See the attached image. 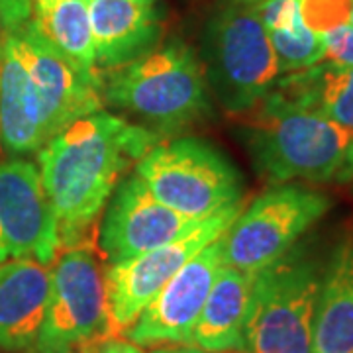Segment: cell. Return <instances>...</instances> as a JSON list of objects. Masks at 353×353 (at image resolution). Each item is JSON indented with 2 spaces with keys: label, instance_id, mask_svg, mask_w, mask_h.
<instances>
[{
  "label": "cell",
  "instance_id": "1",
  "mask_svg": "<svg viewBox=\"0 0 353 353\" xmlns=\"http://www.w3.org/2000/svg\"><path fill=\"white\" fill-rule=\"evenodd\" d=\"M159 143L152 128L108 112L79 118L39 150V176L59 230V252L99 241V216L120 176Z\"/></svg>",
  "mask_w": 353,
  "mask_h": 353
},
{
  "label": "cell",
  "instance_id": "2",
  "mask_svg": "<svg viewBox=\"0 0 353 353\" xmlns=\"http://www.w3.org/2000/svg\"><path fill=\"white\" fill-rule=\"evenodd\" d=\"M238 138L253 169L269 183L353 181V130L292 108L267 94L241 114Z\"/></svg>",
  "mask_w": 353,
  "mask_h": 353
},
{
  "label": "cell",
  "instance_id": "3",
  "mask_svg": "<svg viewBox=\"0 0 353 353\" xmlns=\"http://www.w3.org/2000/svg\"><path fill=\"white\" fill-rule=\"evenodd\" d=\"M201 61L183 41L157 46L132 63L102 73V99L150 124L175 132L212 116Z\"/></svg>",
  "mask_w": 353,
  "mask_h": 353
},
{
  "label": "cell",
  "instance_id": "4",
  "mask_svg": "<svg viewBox=\"0 0 353 353\" xmlns=\"http://www.w3.org/2000/svg\"><path fill=\"white\" fill-rule=\"evenodd\" d=\"M324 267L303 245L253 275L245 353H312Z\"/></svg>",
  "mask_w": 353,
  "mask_h": 353
},
{
  "label": "cell",
  "instance_id": "5",
  "mask_svg": "<svg viewBox=\"0 0 353 353\" xmlns=\"http://www.w3.org/2000/svg\"><path fill=\"white\" fill-rule=\"evenodd\" d=\"M204 77L222 108L250 112L281 77L277 57L255 4L232 2L216 12L202 36Z\"/></svg>",
  "mask_w": 353,
  "mask_h": 353
},
{
  "label": "cell",
  "instance_id": "6",
  "mask_svg": "<svg viewBox=\"0 0 353 353\" xmlns=\"http://www.w3.org/2000/svg\"><path fill=\"white\" fill-rule=\"evenodd\" d=\"M136 175L157 201L192 220L216 214L240 202L243 194L238 167L199 138L155 143L136 163Z\"/></svg>",
  "mask_w": 353,
  "mask_h": 353
},
{
  "label": "cell",
  "instance_id": "7",
  "mask_svg": "<svg viewBox=\"0 0 353 353\" xmlns=\"http://www.w3.org/2000/svg\"><path fill=\"white\" fill-rule=\"evenodd\" d=\"M330 206L328 194L301 185L265 190L222 236L224 265L255 275L296 245Z\"/></svg>",
  "mask_w": 353,
  "mask_h": 353
},
{
  "label": "cell",
  "instance_id": "8",
  "mask_svg": "<svg viewBox=\"0 0 353 353\" xmlns=\"http://www.w3.org/2000/svg\"><path fill=\"white\" fill-rule=\"evenodd\" d=\"M241 210L243 201L204 218L185 236L161 248L108 265L104 273V290L112 338L126 334L143 308L175 277L176 271L208 243L222 238Z\"/></svg>",
  "mask_w": 353,
  "mask_h": 353
},
{
  "label": "cell",
  "instance_id": "9",
  "mask_svg": "<svg viewBox=\"0 0 353 353\" xmlns=\"http://www.w3.org/2000/svg\"><path fill=\"white\" fill-rule=\"evenodd\" d=\"M53 263L46 318L36 343L81 345L112 338L104 275L94 245L63 250Z\"/></svg>",
  "mask_w": 353,
  "mask_h": 353
},
{
  "label": "cell",
  "instance_id": "10",
  "mask_svg": "<svg viewBox=\"0 0 353 353\" xmlns=\"http://www.w3.org/2000/svg\"><path fill=\"white\" fill-rule=\"evenodd\" d=\"M22 59L38 94L48 139L79 118L101 112L102 81L85 77L39 30L36 18L18 32L4 34Z\"/></svg>",
  "mask_w": 353,
  "mask_h": 353
},
{
  "label": "cell",
  "instance_id": "11",
  "mask_svg": "<svg viewBox=\"0 0 353 353\" xmlns=\"http://www.w3.org/2000/svg\"><path fill=\"white\" fill-rule=\"evenodd\" d=\"M59 255V230L32 161H0V263L36 259L50 267Z\"/></svg>",
  "mask_w": 353,
  "mask_h": 353
},
{
  "label": "cell",
  "instance_id": "12",
  "mask_svg": "<svg viewBox=\"0 0 353 353\" xmlns=\"http://www.w3.org/2000/svg\"><path fill=\"white\" fill-rule=\"evenodd\" d=\"M202 220L179 214L153 196L139 175L124 176L112 192L101 226V252L110 265L152 252L185 236Z\"/></svg>",
  "mask_w": 353,
  "mask_h": 353
},
{
  "label": "cell",
  "instance_id": "13",
  "mask_svg": "<svg viewBox=\"0 0 353 353\" xmlns=\"http://www.w3.org/2000/svg\"><path fill=\"white\" fill-rule=\"evenodd\" d=\"M224 267L222 238L208 243L183 265L152 303L143 308L126 336L139 347L187 343L220 269Z\"/></svg>",
  "mask_w": 353,
  "mask_h": 353
},
{
  "label": "cell",
  "instance_id": "14",
  "mask_svg": "<svg viewBox=\"0 0 353 353\" xmlns=\"http://www.w3.org/2000/svg\"><path fill=\"white\" fill-rule=\"evenodd\" d=\"M99 71H112L157 48L163 24L155 0H88Z\"/></svg>",
  "mask_w": 353,
  "mask_h": 353
},
{
  "label": "cell",
  "instance_id": "15",
  "mask_svg": "<svg viewBox=\"0 0 353 353\" xmlns=\"http://www.w3.org/2000/svg\"><path fill=\"white\" fill-rule=\"evenodd\" d=\"M50 287L48 265L36 259L0 263V352H28L38 341Z\"/></svg>",
  "mask_w": 353,
  "mask_h": 353
},
{
  "label": "cell",
  "instance_id": "16",
  "mask_svg": "<svg viewBox=\"0 0 353 353\" xmlns=\"http://www.w3.org/2000/svg\"><path fill=\"white\" fill-rule=\"evenodd\" d=\"M34 83L8 39L0 51V143L12 157L39 153L48 143Z\"/></svg>",
  "mask_w": 353,
  "mask_h": 353
},
{
  "label": "cell",
  "instance_id": "17",
  "mask_svg": "<svg viewBox=\"0 0 353 353\" xmlns=\"http://www.w3.org/2000/svg\"><path fill=\"white\" fill-rule=\"evenodd\" d=\"M253 275L224 265L192 328L189 345L208 353H245Z\"/></svg>",
  "mask_w": 353,
  "mask_h": 353
},
{
  "label": "cell",
  "instance_id": "18",
  "mask_svg": "<svg viewBox=\"0 0 353 353\" xmlns=\"http://www.w3.org/2000/svg\"><path fill=\"white\" fill-rule=\"evenodd\" d=\"M269 94L292 108L353 130V65L324 59L308 69L285 73Z\"/></svg>",
  "mask_w": 353,
  "mask_h": 353
},
{
  "label": "cell",
  "instance_id": "19",
  "mask_svg": "<svg viewBox=\"0 0 353 353\" xmlns=\"http://www.w3.org/2000/svg\"><path fill=\"white\" fill-rule=\"evenodd\" d=\"M312 353H353V232L338 241L324 267Z\"/></svg>",
  "mask_w": 353,
  "mask_h": 353
},
{
  "label": "cell",
  "instance_id": "20",
  "mask_svg": "<svg viewBox=\"0 0 353 353\" xmlns=\"http://www.w3.org/2000/svg\"><path fill=\"white\" fill-rule=\"evenodd\" d=\"M34 18L43 36L83 75L102 81L94 55L88 0H34Z\"/></svg>",
  "mask_w": 353,
  "mask_h": 353
},
{
  "label": "cell",
  "instance_id": "21",
  "mask_svg": "<svg viewBox=\"0 0 353 353\" xmlns=\"http://www.w3.org/2000/svg\"><path fill=\"white\" fill-rule=\"evenodd\" d=\"M267 36L275 51L281 75L308 69L326 59L324 38L306 28L303 20L287 28L271 30Z\"/></svg>",
  "mask_w": 353,
  "mask_h": 353
},
{
  "label": "cell",
  "instance_id": "22",
  "mask_svg": "<svg viewBox=\"0 0 353 353\" xmlns=\"http://www.w3.org/2000/svg\"><path fill=\"white\" fill-rule=\"evenodd\" d=\"M353 0H301V16L306 28L324 36L352 22Z\"/></svg>",
  "mask_w": 353,
  "mask_h": 353
},
{
  "label": "cell",
  "instance_id": "23",
  "mask_svg": "<svg viewBox=\"0 0 353 353\" xmlns=\"http://www.w3.org/2000/svg\"><path fill=\"white\" fill-rule=\"evenodd\" d=\"M326 46V59L334 63L353 65V24L340 26L322 36Z\"/></svg>",
  "mask_w": 353,
  "mask_h": 353
},
{
  "label": "cell",
  "instance_id": "24",
  "mask_svg": "<svg viewBox=\"0 0 353 353\" xmlns=\"http://www.w3.org/2000/svg\"><path fill=\"white\" fill-rule=\"evenodd\" d=\"M34 20V0H0V28L4 34L18 32Z\"/></svg>",
  "mask_w": 353,
  "mask_h": 353
},
{
  "label": "cell",
  "instance_id": "25",
  "mask_svg": "<svg viewBox=\"0 0 353 353\" xmlns=\"http://www.w3.org/2000/svg\"><path fill=\"white\" fill-rule=\"evenodd\" d=\"M101 353H143L136 343L122 341L120 338H108L101 341Z\"/></svg>",
  "mask_w": 353,
  "mask_h": 353
},
{
  "label": "cell",
  "instance_id": "26",
  "mask_svg": "<svg viewBox=\"0 0 353 353\" xmlns=\"http://www.w3.org/2000/svg\"><path fill=\"white\" fill-rule=\"evenodd\" d=\"M28 353H81V345H38L34 343Z\"/></svg>",
  "mask_w": 353,
  "mask_h": 353
},
{
  "label": "cell",
  "instance_id": "27",
  "mask_svg": "<svg viewBox=\"0 0 353 353\" xmlns=\"http://www.w3.org/2000/svg\"><path fill=\"white\" fill-rule=\"evenodd\" d=\"M152 353H206L199 350V347H192V345H173V347H159V350H153Z\"/></svg>",
  "mask_w": 353,
  "mask_h": 353
},
{
  "label": "cell",
  "instance_id": "28",
  "mask_svg": "<svg viewBox=\"0 0 353 353\" xmlns=\"http://www.w3.org/2000/svg\"><path fill=\"white\" fill-rule=\"evenodd\" d=\"M101 341H87V343H81V353H101Z\"/></svg>",
  "mask_w": 353,
  "mask_h": 353
},
{
  "label": "cell",
  "instance_id": "29",
  "mask_svg": "<svg viewBox=\"0 0 353 353\" xmlns=\"http://www.w3.org/2000/svg\"><path fill=\"white\" fill-rule=\"evenodd\" d=\"M234 2H248V4H255V2H259V0H234Z\"/></svg>",
  "mask_w": 353,
  "mask_h": 353
},
{
  "label": "cell",
  "instance_id": "30",
  "mask_svg": "<svg viewBox=\"0 0 353 353\" xmlns=\"http://www.w3.org/2000/svg\"><path fill=\"white\" fill-rule=\"evenodd\" d=\"M0 51H2V41H0Z\"/></svg>",
  "mask_w": 353,
  "mask_h": 353
},
{
  "label": "cell",
  "instance_id": "31",
  "mask_svg": "<svg viewBox=\"0 0 353 353\" xmlns=\"http://www.w3.org/2000/svg\"><path fill=\"white\" fill-rule=\"evenodd\" d=\"M352 24H353V10H352Z\"/></svg>",
  "mask_w": 353,
  "mask_h": 353
}]
</instances>
